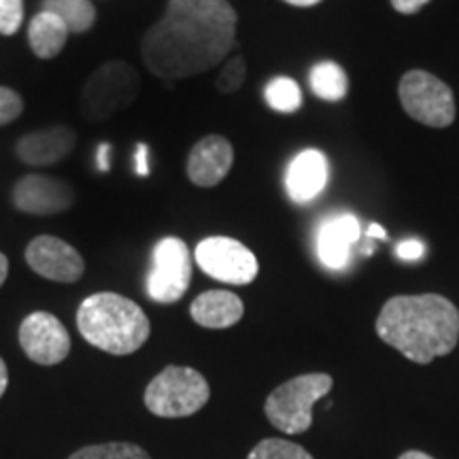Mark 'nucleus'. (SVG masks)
<instances>
[{
    "mask_svg": "<svg viewBox=\"0 0 459 459\" xmlns=\"http://www.w3.org/2000/svg\"><path fill=\"white\" fill-rule=\"evenodd\" d=\"M237 22L228 0H169L162 20L143 37V62L160 79L211 71L234 48Z\"/></svg>",
    "mask_w": 459,
    "mask_h": 459,
    "instance_id": "f257e3e1",
    "label": "nucleus"
},
{
    "mask_svg": "<svg viewBox=\"0 0 459 459\" xmlns=\"http://www.w3.org/2000/svg\"><path fill=\"white\" fill-rule=\"evenodd\" d=\"M383 342L417 364L449 355L459 341V311L443 296H395L377 319Z\"/></svg>",
    "mask_w": 459,
    "mask_h": 459,
    "instance_id": "f03ea898",
    "label": "nucleus"
},
{
    "mask_svg": "<svg viewBox=\"0 0 459 459\" xmlns=\"http://www.w3.org/2000/svg\"><path fill=\"white\" fill-rule=\"evenodd\" d=\"M77 328L90 344L111 355L139 351L152 334L143 308L115 291H99L79 304Z\"/></svg>",
    "mask_w": 459,
    "mask_h": 459,
    "instance_id": "7ed1b4c3",
    "label": "nucleus"
},
{
    "mask_svg": "<svg viewBox=\"0 0 459 459\" xmlns=\"http://www.w3.org/2000/svg\"><path fill=\"white\" fill-rule=\"evenodd\" d=\"M141 91V74L126 60H107L83 83L79 111L90 124H105L134 105Z\"/></svg>",
    "mask_w": 459,
    "mask_h": 459,
    "instance_id": "20e7f679",
    "label": "nucleus"
},
{
    "mask_svg": "<svg viewBox=\"0 0 459 459\" xmlns=\"http://www.w3.org/2000/svg\"><path fill=\"white\" fill-rule=\"evenodd\" d=\"M332 385H334V381L324 372L296 377L268 395L264 411H266V417L271 419L273 426L281 432L290 436L302 434L313 423L315 402L328 395Z\"/></svg>",
    "mask_w": 459,
    "mask_h": 459,
    "instance_id": "39448f33",
    "label": "nucleus"
},
{
    "mask_svg": "<svg viewBox=\"0 0 459 459\" xmlns=\"http://www.w3.org/2000/svg\"><path fill=\"white\" fill-rule=\"evenodd\" d=\"M209 395V383L198 370L187 366H169L147 385L145 406L158 417H189L203 409Z\"/></svg>",
    "mask_w": 459,
    "mask_h": 459,
    "instance_id": "423d86ee",
    "label": "nucleus"
},
{
    "mask_svg": "<svg viewBox=\"0 0 459 459\" xmlns=\"http://www.w3.org/2000/svg\"><path fill=\"white\" fill-rule=\"evenodd\" d=\"M404 111L429 128H446L455 119V99L443 79L426 71H411L400 82Z\"/></svg>",
    "mask_w": 459,
    "mask_h": 459,
    "instance_id": "0eeeda50",
    "label": "nucleus"
},
{
    "mask_svg": "<svg viewBox=\"0 0 459 459\" xmlns=\"http://www.w3.org/2000/svg\"><path fill=\"white\" fill-rule=\"evenodd\" d=\"M189 281H192V255L186 240L177 237L160 238L152 254L147 296L158 304H175L186 296Z\"/></svg>",
    "mask_w": 459,
    "mask_h": 459,
    "instance_id": "6e6552de",
    "label": "nucleus"
},
{
    "mask_svg": "<svg viewBox=\"0 0 459 459\" xmlns=\"http://www.w3.org/2000/svg\"><path fill=\"white\" fill-rule=\"evenodd\" d=\"M196 262L203 273L228 285H249L260 273V264L249 247L230 237H209L196 247Z\"/></svg>",
    "mask_w": 459,
    "mask_h": 459,
    "instance_id": "1a4fd4ad",
    "label": "nucleus"
},
{
    "mask_svg": "<svg viewBox=\"0 0 459 459\" xmlns=\"http://www.w3.org/2000/svg\"><path fill=\"white\" fill-rule=\"evenodd\" d=\"M20 344L34 364L56 366L71 353V336L62 321L48 311L30 313L20 325Z\"/></svg>",
    "mask_w": 459,
    "mask_h": 459,
    "instance_id": "9d476101",
    "label": "nucleus"
},
{
    "mask_svg": "<svg viewBox=\"0 0 459 459\" xmlns=\"http://www.w3.org/2000/svg\"><path fill=\"white\" fill-rule=\"evenodd\" d=\"M77 192L71 183L51 175H24L13 187V204L26 215H60L71 209Z\"/></svg>",
    "mask_w": 459,
    "mask_h": 459,
    "instance_id": "9b49d317",
    "label": "nucleus"
},
{
    "mask_svg": "<svg viewBox=\"0 0 459 459\" xmlns=\"http://www.w3.org/2000/svg\"><path fill=\"white\" fill-rule=\"evenodd\" d=\"M26 262L34 273L56 283H74L83 277L85 262L82 254L66 240L49 237L32 238L26 247Z\"/></svg>",
    "mask_w": 459,
    "mask_h": 459,
    "instance_id": "f8f14e48",
    "label": "nucleus"
},
{
    "mask_svg": "<svg viewBox=\"0 0 459 459\" xmlns=\"http://www.w3.org/2000/svg\"><path fill=\"white\" fill-rule=\"evenodd\" d=\"M77 147V132L71 126L56 124L28 132L15 143L17 158L30 166H51L66 160Z\"/></svg>",
    "mask_w": 459,
    "mask_h": 459,
    "instance_id": "ddd939ff",
    "label": "nucleus"
},
{
    "mask_svg": "<svg viewBox=\"0 0 459 459\" xmlns=\"http://www.w3.org/2000/svg\"><path fill=\"white\" fill-rule=\"evenodd\" d=\"M234 164V149L228 139L209 134L192 147L187 156V177L198 187H215L226 179Z\"/></svg>",
    "mask_w": 459,
    "mask_h": 459,
    "instance_id": "4468645a",
    "label": "nucleus"
},
{
    "mask_svg": "<svg viewBox=\"0 0 459 459\" xmlns=\"http://www.w3.org/2000/svg\"><path fill=\"white\" fill-rule=\"evenodd\" d=\"M325 186H328V158L317 149H304L287 166L285 189L294 203H313Z\"/></svg>",
    "mask_w": 459,
    "mask_h": 459,
    "instance_id": "2eb2a0df",
    "label": "nucleus"
},
{
    "mask_svg": "<svg viewBox=\"0 0 459 459\" xmlns=\"http://www.w3.org/2000/svg\"><path fill=\"white\" fill-rule=\"evenodd\" d=\"M359 221L358 217L342 213L330 217L324 221L317 234V254L324 266L330 271H342L351 255L353 243L359 240Z\"/></svg>",
    "mask_w": 459,
    "mask_h": 459,
    "instance_id": "dca6fc26",
    "label": "nucleus"
},
{
    "mask_svg": "<svg viewBox=\"0 0 459 459\" xmlns=\"http://www.w3.org/2000/svg\"><path fill=\"white\" fill-rule=\"evenodd\" d=\"M192 319L211 330H223L243 319L245 307L237 294L226 290H211L200 294L189 307Z\"/></svg>",
    "mask_w": 459,
    "mask_h": 459,
    "instance_id": "f3484780",
    "label": "nucleus"
},
{
    "mask_svg": "<svg viewBox=\"0 0 459 459\" xmlns=\"http://www.w3.org/2000/svg\"><path fill=\"white\" fill-rule=\"evenodd\" d=\"M68 34L71 30L60 17L49 13V11H39L28 26V43H30L34 56L41 57V60H51L65 49Z\"/></svg>",
    "mask_w": 459,
    "mask_h": 459,
    "instance_id": "a211bd4d",
    "label": "nucleus"
},
{
    "mask_svg": "<svg viewBox=\"0 0 459 459\" xmlns=\"http://www.w3.org/2000/svg\"><path fill=\"white\" fill-rule=\"evenodd\" d=\"M308 82H311L315 96L321 100L336 102L347 96V73L336 62H319V65H315L311 68V74H308Z\"/></svg>",
    "mask_w": 459,
    "mask_h": 459,
    "instance_id": "6ab92c4d",
    "label": "nucleus"
},
{
    "mask_svg": "<svg viewBox=\"0 0 459 459\" xmlns=\"http://www.w3.org/2000/svg\"><path fill=\"white\" fill-rule=\"evenodd\" d=\"M43 11L60 17L74 34L88 32L96 22V9L90 0H43Z\"/></svg>",
    "mask_w": 459,
    "mask_h": 459,
    "instance_id": "aec40b11",
    "label": "nucleus"
},
{
    "mask_svg": "<svg viewBox=\"0 0 459 459\" xmlns=\"http://www.w3.org/2000/svg\"><path fill=\"white\" fill-rule=\"evenodd\" d=\"M264 99L277 113H296L302 107L300 85L290 77H274L264 90Z\"/></svg>",
    "mask_w": 459,
    "mask_h": 459,
    "instance_id": "412c9836",
    "label": "nucleus"
},
{
    "mask_svg": "<svg viewBox=\"0 0 459 459\" xmlns=\"http://www.w3.org/2000/svg\"><path fill=\"white\" fill-rule=\"evenodd\" d=\"M68 459H152L139 445L132 443H107L83 446Z\"/></svg>",
    "mask_w": 459,
    "mask_h": 459,
    "instance_id": "4be33fe9",
    "label": "nucleus"
},
{
    "mask_svg": "<svg viewBox=\"0 0 459 459\" xmlns=\"http://www.w3.org/2000/svg\"><path fill=\"white\" fill-rule=\"evenodd\" d=\"M247 459H313L311 453L300 445L283 438H264L255 445Z\"/></svg>",
    "mask_w": 459,
    "mask_h": 459,
    "instance_id": "5701e85b",
    "label": "nucleus"
},
{
    "mask_svg": "<svg viewBox=\"0 0 459 459\" xmlns=\"http://www.w3.org/2000/svg\"><path fill=\"white\" fill-rule=\"evenodd\" d=\"M245 77H247V65L243 57L237 56L223 65L220 74H217L215 88L220 90L221 94H234V91L243 88Z\"/></svg>",
    "mask_w": 459,
    "mask_h": 459,
    "instance_id": "b1692460",
    "label": "nucleus"
},
{
    "mask_svg": "<svg viewBox=\"0 0 459 459\" xmlns=\"http://www.w3.org/2000/svg\"><path fill=\"white\" fill-rule=\"evenodd\" d=\"M24 20V0H0V34L11 37Z\"/></svg>",
    "mask_w": 459,
    "mask_h": 459,
    "instance_id": "393cba45",
    "label": "nucleus"
},
{
    "mask_svg": "<svg viewBox=\"0 0 459 459\" xmlns=\"http://www.w3.org/2000/svg\"><path fill=\"white\" fill-rule=\"evenodd\" d=\"M24 111V100L15 90L3 88L0 85V128L11 122H15Z\"/></svg>",
    "mask_w": 459,
    "mask_h": 459,
    "instance_id": "a878e982",
    "label": "nucleus"
},
{
    "mask_svg": "<svg viewBox=\"0 0 459 459\" xmlns=\"http://www.w3.org/2000/svg\"><path fill=\"white\" fill-rule=\"evenodd\" d=\"M395 254H398L400 260L406 262H417L421 260L423 254H426V245L421 240H402V243L395 247Z\"/></svg>",
    "mask_w": 459,
    "mask_h": 459,
    "instance_id": "bb28decb",
    "label": "nucleus"
},
{
    "mask_svg": "<svg viewBox=\"0 0 459 459\" xmlns=\"http://www.w3.org/2000/svg\"><path fill=\"white\" fill-rule=\"evenodd\" d=\"M134 172L139 177H149L152 166H149V147L145 143H139L134 149Z\"/></svg>",
    "mask_w": 459,
    "mask_h": 459,
    "instance_id": "cd10ccee",
    "label": "nucleus"
},
{
    "mask_svg": "<svg viewBox=\"0 0 459 459\" xmlns=\"http://www.w3.org/2000/svg\"><path fill=\"white\" fill-rule=\"evenodd\" d=\"M429 0H392L394 9L398 11V13H404V15H412L417 13L419 9L426 7Z\"/></svg>",
    "mask_w": 459,
    "mask_h": 459,
    "instance_id": "c85d7f7f",
    "label": "nucleus"
},
{
    "mask_svg": "<svg viewBox=\"0 0 459 459\" xmlns=\"http://www.w3.org/2000/svg\"><path fill=\"white\" fill-rule=\"evenodd\" d=\"M108 156H111V145H108V143H102V145H99V156H96L100 172L111 170V158Z\"/></svg>",
    "mask_w": 459,
    "mask_h": 459,
    "instance_id": "c756f323",
    "label": "nucleus"
},
{
    "mask_svg": "<svg viewBox=\"0 0 459 459\" xmlns=\"http://www.w3.org/2000/svg\"><path fill=\"white\" fill-rule=\"evenodd\" d=\"M7 385H9V370H7V364H4V359L0 358V398H3L4 392H7Z\"/></svg>",
    "mask_w": 459,
    "mask_h": 459,
    "instance_id": "7c9ffc66",
    "label": "nucleus"
},
{
    "mask_svg": "<svg viewBox=\"0 0 459 459\" xmlns=\"http://www.w3.org/2000/svg\"><path fill=\"white\" fill-rule=\"evenodd\" d=\"M368 237L370 238H381V240H387V232L383 230V226H378V223H372L368 228Z\"/></svg>",
    "mask_w": 459,
    "mask_h": 459,
    "instance_id": "2f4dec72",
    "label": "nucleus"
},
{
    "mask_svg": "<svg viewBox=\"0 0 459 459\" xmlns=\"http://www.w3.org/2000/svg\"><path fill=\"white\" fill-rule=\"evenodd\" d=\"M7 274H9V260L7 255L0 254V287H3L4 281H7Z\"/></svg>",
    "mask_w": 459,
    "mask_h": 459,
    "instance_id": "473e14b6",
    "label": "nucleus"
},
{
    "mask_svg": "<svg viewBox=\"0 0 459 459\" xmlns=\"http://www.w3.org/2000/svg\"><path fill=\"white\" fill-rule=\"evenodd\" d=\"M398 459H434V457H429L428 453H421V451H409L404 453V455H400Z\"/></svg>",
    "mask_w": 459,
    "mask_h": 459,
    "instance_id": "72a5a7b5",
    "label": "nucleus"
},
{
    "mask_svg": "<svg viewBox=\"0 0 459 459\" xmlns=\"http://www.w3.org/2000/svg\"><path fill=\"white\" fill-rule=\"evenodd\" d=\"M285 3L294 4V7H313V4L321 3V0H285Z\"/></svg>",
    "mask_w": 459,
    "mask_h": 459,
    "instance_id": "f704fd0d",
    "label": "nucleus"
}]
</instances>
